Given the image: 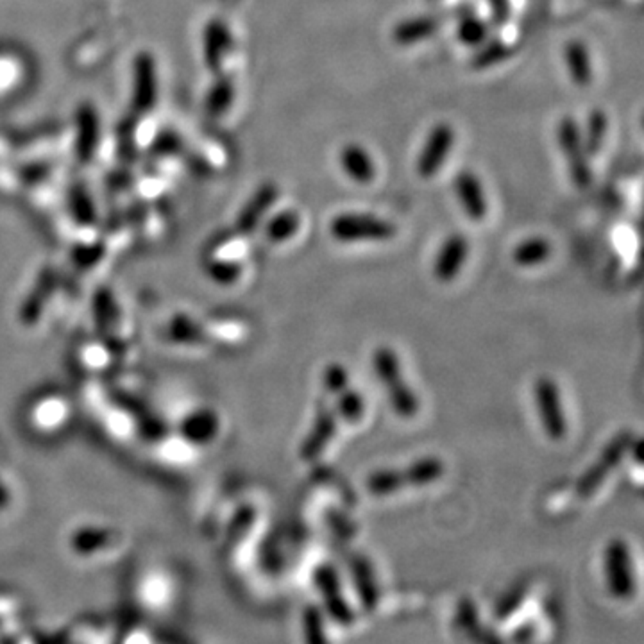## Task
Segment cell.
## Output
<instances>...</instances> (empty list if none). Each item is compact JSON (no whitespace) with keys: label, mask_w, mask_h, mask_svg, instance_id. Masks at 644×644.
<instances>
[{"label":"cell","mask_w":644,"mask_h":644,"mask_svg":"<svg viewBox=\"0 0 644 644\" xmlns=\"http://www.w3.org/2000/svg\"><path fill=\"white\" fill-rule=\"evenodd\" d=\"M446 467L437 456H423L403 469H380L369 474L366 489L373 496H392L405 487H424L442 478Z\"/></svg>","instance_id":"cell-1"},{"label":"cell","mask_w":644,"mask_h":644,"mask_svg":"<svg viewBox=\"0 0 644 644\" xmlns=\"http://www.w3.org/2000/svg\"><path fill=\"white\" fill-rule=\"evenodd\" d=\"M373 364L376 376L389 396L392 410L403 419L415 417L419 414V398L403 378L401 364L396 351L387 346L378 348L374 351Z\"/></svg>","instance_id":"cell-2"},{"label":"cell","mask_w":644,"mask_h":644,"mask_svg":"<svg viewBox=\"0 0 644 644\" xmlns=\"http://www.w3.org/2000/svg\"><path fill=\"white\" fill-rule=\"evenodd\" d=\"M330 231L339 242H383L394 238L398 228L374 215L342 213L332 221Z\"/></svg>","instance_id":"cell-3"},{"label":"cell","mask_w":644,"mask_h":644,"mask_svg":"<svg viewBox=\"0 0 644 644\" xmlns=\"http://www.w3.org/2000/svg\"><path fill=\"white\" fill-rule=\"evenodd\" d=\"M632 442H633L632 431H621L605 446L598 460L576 481L575 491L580 498L584 500L591 498L601 487V483L608 478L610 471L616 469L624 458V455L630 451Z\"/></svg>","instance_id":"cell-4"},{"label":"cell","mask_w":644,"mask_h":644,"mask_svg":"<svg viewBox=\"0 0 644 644\" xmlns=\"http://www.w3.org/2000/svg\"><path fill=\"white\" fill-rule=\"evenodd\" d=\"M557 140L569 167L571 180L578 189H587L592 183V169L589 164V152L584 145L580 125L575 118L564 117L557 125Z\"/></svg>","instance_id":"cell-5"},{"label":"cell","mask_w":644,"mask_h":644,"mask_svg":"<svg viewBox=\"0 0 644 644\" xmlns=\"http://www.w3.org/2000/svg\"><path fill=\"white\" fill-rule=\"evenodd\" d=\"M605 582L610 596L628 600L635 594V573L632 553L624 541L612 539L605 548Z\"/></svg>","instance_id":"cell-6"},{"label":"cell","mask_w":644,"mask_h":644,"mask_svg":"<svg viewBox=\"0 0 644 644\" xmlns=\"http://www.w3.org/2000/svg\"><path fill=\"white\" fill-rule=\"evenodd\" d=\"M534 394H535L539 421L544 433L551 440H562L568 433V419L559 385L550 376H543L535 382Z\"/></svg>","instance_id":"cell-7"},{"label":"cell","mask_w":644,"mask_h":644,"mask_svg":"<svg viewBox=\"0 0 644 644\" xmlns=\"http://www.w3.org/2000/svg\"><path fill=\"white\" fill-rule=\"evenodd\" d=\"M311 578H313L317 591L320 592L322 601H325V607H326L330 617L341 626L353 624L355 610L348 603L346 596L342 594L341 578H339L337 569L330 564H320L313 569Z\"/></svg>","instance_id":"cell-8"},{"label":"cell","mask_w":644,"mask_h":644,"mask_svg":"<svg viewBox=\"0 0 644 644\" xmlns=\"http://www.w3.org/2000/svg\"><path fill=\"white\" fill-rule=\"evenodd\" d=\"M453 143L455 129L449 124L440 122L431 127L417 159V173L423 180H431L440 171L453 149Z\"/></svg>","instance_id":"cell-9"},{"label":"cell","mask_w":644,"mask_h":644,"mask_svg":"<svg viewBox=\"0 0 644 644\" xmlns=\"http://www.w3.org/2000/svg\"><path fill=\"white\" fill-rule=\"evenodd\" d=\"M337 430H339L337 412L332 408H320L315 415L310 433L306 435V439L301 444V449H299L301 458L306 462L318 458L330 446V442L335 439Z\"/></svg>","instance_id":"cell-10"},{"label":"cell","mask_w":644,"mask_h":644,"mask_svg":"<svg viewBox=\"0 0 644 644\" xmlns=\"http://www.w3.org/2000/svg\"><path fill=\"white\" fill-rule=\"evenodd\" d=\"M467 254H469V242L463 235L460 233H455V235H449L439 253H437V258H435V263H433V274L435 278L440 281V283H449L453 281L465 260H467Z\"/></svg>","instance_id":"cell-11"},{"label":"cell","mask_w":644,"mask_h":644,"mask_svg":"<svg viewBox=\"0 0 644 644\" xmlns=\"http://www.w3.org/2000/svg\"><path fill=\"white\" fill-rule=\"evenodd\" d=\"M455 192H456V197H458L465 215L471 221L479 222L486 219L489 206H487L486 194H483L481 181L478 180L476 174H472L469 171L460 173L455 178Z\"/></svg>","instance_id":"cell-12"},{"label":"cell","mask_w":644,"mask_h":644,"mask_svg":"<svg viewBox=\"0 0 644 644\" xmlns=\"http://www.w3.org/2000/svg\"><path fill=\"white\" fill-rule=\"evenodd\" d=\"M339 164L346 176L357 183L367 185L376 178V165L366 147L358 143H350L341 149Z\"/></svg>","instance_id":"cell-13"},{"label":"cell","mask_w":644,"mask_h":644,"mask_svg":"<svg viewBox=\"0 0 644 644\" xmlns=\"http://www.w3.org/2000/svg\"><path fill=\"white\" fill-rule=\"evenodd\" d=\"M350 568H351V578H353L357 594L360 596L362 607L369 612L374 610L380 601V589H378V582H376L371 562L364 555H355L351 559Z\"/></svg>","instance_id":"cell-14"},{"label":"cell","mask_w":644,"mask_h":644,"mask_svg":"<svg viewBox=\"0 0 644 644\" xmlns=\"http://www.w3.org/2000/svg\"><path fill=\"white\" fill-rule=\"evenodd\" d=\"M442 26V20L437 17H415L399 22L394 31L392 38L398 45H414L433 36Z\"/></svg>","instance_id":"cell-15"},{"label":"cell","mask_w":644,"mask_h":644,"mask_svg":"<svg viewBox=\"0 0 644 644\" xmlns=\"http://www.w3.org/2000/svg\"><path fill=\"white\" fill-rule=\"evenodd\" d=\"M564 58H566V67H568V72H569V77L573 79V83L582 88L591 85L592 61H591L589 49L582 42L573 40L568 44V47L564 51Z\"/></svg>","instance_id":"cell-16"},{"label":"cell","mask_w":644,"mask_h":644,"mask_svg":"<svg viewBox=\"0 0 644 644\" xmlns=\"http://www.w3.org/2000/svg\"><path fill=\"white\" fill-rule=\"evenodd\" d=\"M553 253L550 240L543 237H530L519 242L512 251V260L519 267H535L544 263Z\"/></svg>","instance_id":"cell-17"},{"label":"cell","mask_w":644,"mask_h":644,"mask_svg":"<svg viewBox=\"0 0 644 644\" xmlns=\"http://www.w3.org/2000/svg\"><path fill=\"white\" fill-rule=\"evenodd\" d=\"M458 40L467 47H478L486 40H489V26L474 13L467 12L460 15V22L456 28Z\"/></svg>","instance_id":"cell-18"},{"label":"cell","mask_w":644,"mask_h":644,"mask_svg":"<svg viewBox=\"0 0 644 644\" xmlns=\"http://www.w3.org/2000/svg\"><path fill=\"white\" fill-rule=\"evenodd\" d=\"M608 133V118L605 115V111L601 109H594L589 118H587V125H585V133L582 134L584 138V145L589 152V156H594L601 150L605 138Z\"/></svg>","instance_id":"cell-19"},{"label":"cell","mask_w":644,"mask_h":644,"mask_svg":"<svg viewBox=\"0 0 644 644\" xmlns=\"http://www.w3.org/2000/svg\"><path fill=\"white\" fill-rule=\"evenodd\" d=\"M335 412L339 415V419L353 424L358 423L364 414H366V401L364 396L358 390L353 389H344L341 394H337V407Z\"/></svg>","instance_id":"cell-20"},{"label":"cell","mask_w":644,"mask_h":644,"mask_svg":"<svg viewBox=\"0 0 644 644\" xmlns=\"http://www.w3.org/2000/svg\"><path fill=\"white\" fill-rule=\"evenodd\" d=\"M511 54H512V49L509 47V44H505L502 40H493V42L486 40L479 45V51L472 60V67L487 68V67H493L496 63L509 60Z\"/></svg>","instance_id":"cell-21"},{"label":"cell","mask_w":644,"mask_h":644,"mask_svg":"<svg viewBox=\"0 0 644 644\" xmlns=\"http://www.w3.org/2000/svg\"><path fill=\"white\" fill-rule=\"evenodd\" d=\"M302 628H304V637L310 644H322L328 640L325 632V616H322L320 608L315 605H308L304 608Z\"/></svg>","instance_id":"cell-22"},{"label":"cell","mask_w":644,"mask_h":644,"mask_svg":"<svg viewBox=\"0 0 644 644\" xmlns=\"http://www.w3.org/2000/svg\"><path fill=\"white\" fill-rule=\"evenodd\" d=\"M527 594H528L527 584H519V585L511 587V589L500 598V601L496 603V607H495V617H496L498 621L509 619V617L523 605Z\"/></svg>","instance_id":"cell-23"},{"label":"cell","mask_w":644,"mask_h":644,"mask_svg":"<svg viewBox=\"0 0 644 644\" xmlns=\"http://www.w3.org/2000/svg\"><path fill=\"white\" fill-rule=\"evenodd\" d=\"M455 626L460 632H465L467 635L478 639V632H481V628H479L476 605L471 600L463 598L458 601L456 612H455Z\"/></svg>","instance_id":"cell-24"},{"label":"cell","mask_w":644,"mask_h":644,"mask_svg":"<svg viewBox=\"0 0 644 644\" xmlns=\"http://www.w3.org/2000/svg\"><path fill=\"white\" fill-rule=\"evenodd\" d=\"M297 228H299V217L294 212H283L270 221L267 233L272 240L283 242L292 238L297 233Z\"/></svg>","instance_id":"cell-25"},{"label":"cell","mask_w":644,"mask_h":644,"mask_svg":"<svg viewBox=\"0 0 644 644\" xmlns=\"http://www.w3.org/2000/svg\"><path fill=\"white\" fill-rule=\"evenodd\" d=\"M322 385H325L326 392H330L334 396L341 394L344 389L350 387L348 369L339 362H334V364L326 366L325 373H322Z\"/></svg>","instance_id":"cell-26"},{"label":"cell","mask_w":644,"mask_h":644,"mask_svg":"<svg viewBox=\"0 0 644 644\" xmlns=\"http://www.w3.org/2000/svg\"><path fill=\"white\" fill-rule=\"evenodd\" d=\"M276 199V190L274 189H265L260 196H258V201H254L253 203V206L249 208V212H247V215H246V224L247 226H253L258 219H260V215L265 212V208L272 203Z\"/></svg>","instance_id":"cell-27"},{"label":"cell","mask_w":644,"mask_h":644,"mask_svg":"<svg viewBox=\"0 0 644 644\" xmlns=\"http://www.w3.org/2000/svg\"><path fill=\"white\" fill-rule=\"evenodd\" d=\"M491 12H493V22L496 26L505 24L511 19V0H491Z\"/></svg>","instance_id":"cell-28"},{"label":"cell","mask_w":644,"mask_h":644,"mask_svg":"<svg viewBox=\"0 0 644 644\" xmlns=\"http://www.w3.org/2000/svg\"><path fill=\"white\" fill-rule=\"evenodd\" d=\"M534 635H535V624L534 623H523L521 626H518L512 639L519 640V642H525V640H530Z\"/></svg>","instance_id":"cell-29"}]
</instances>
